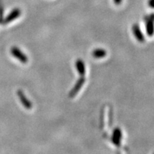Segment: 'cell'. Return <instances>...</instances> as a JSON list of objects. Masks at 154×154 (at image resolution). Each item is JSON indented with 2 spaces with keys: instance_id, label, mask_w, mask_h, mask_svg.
<instances>
[{
  "instance_id": "cell-1",
  "label": "cell",
  "mask_w": 154,
  "mask_h": 154,
  "mask_svg": "<svg viewBox=\"0 0 154 154\" xmlns=\"http://www.w3.org/2000/svg\"><path fill=\"white\" fill-rule=\"evenodd\" d=\"M10 51L11 54L22 63H26L28 61V57H26V55L25 54L24 52H22L18 47H13L11 49Z\"/></svg>"
},
{
  "instance_id": "cell-2",
  "label": "cell",
  "mask_w": 154,
  "mask_h": 154,
  "mask_svg": "<svg viewBox=\"0 0 154 154\" xmlns=\"http://www.w3.org/2000/svg\"><path fill=\"white\" fill-rule=\"evenodd\" d=\"M21 14H22V11H21L20 9H14L8 15H7V17H6L5 19V21H4V23H5V24H8L9 22H12V21L15 20V19L19 17Z\"/></svg>"
},
{
  "instance_id": "cell-3",
  "label": "cell",
  "mask_w": 154,
  "mask_h": 154,
  "mask_svg": "<svg viewBox=\"0 0 154 154\" xmlns=\"http://www.w3.org/2000/svg\"><path fill=\"white\" fill-rule=\"evenodd\" d=\"M146 32L148 35L151 36L154 33V14L150 15L146 19Z\"/></svg>"
},
{
  "instance_id": "cell-4",
  "label": "cell",
  "mask_w": 154,
  "mask_h": 154,
  "mask_svg": "<svg viewBox=\"0 0 154 154\" xmlns=\"http://www.w3.org/2000/svg\"><path fill=\"white\" fill-rule=\"evenodd\" d=\"M17 95H18V96H19L20 101L22 102V105L24 106L26 108V109H32V102H31L26 97V96L24 95V92H23L22 91H21V90H19V91H17Z\"/></svg>"
},
{
  "instance_id": "cell-5",
  "label": "cell",
  "mask_w": 154,
  "mask_h": 154,
  "mask_svg": "<svg viewBox=\"0 0 154 154\" xmlns=\"http://www.w3.org/2000/svg\"><path fill=\"white\" fill-rule=\"evenodd\" d=\"M84 83H85V78L84 76H82V78H80L77 81L76 85L74 86V87L72 88L70 94H69V96L70 97H74L75 95H76L77 93L79 91V90L82 88L83 85H84Z\"/></svg>"
},
{
  "instance_id": "cell-6",
  "label": "cell",
  "mask_w": 154,
  "mask_h": 154,
  "mask_svg": "<svg viewBox=\"0 0 154 154\" xmlns=\"http://www.w3.org/2000/svg\"><path fill=\"white\" fill-rule=\"evenodd\" d=\"M121 138H122V133H121V129H119V128H115L112 136L113 143L116 146H119L121 145Z\"/></svg>"
},
{
  "instance_id": "cell-7",
  "label": "cell",
  "mask_w": 154,
  "mask_h": 154,
  "mask_svg": "<svg viewBox=\"0 0 154 154\" xmlns=\"http://www.w3.org/2000/svg\"><path fill=\"white\" fill-rule=\"evenodd\" d=\"M133 32H134V34L135 37L137 38V40L140 42H144V36L143 34H142L141 31H140V29L138 24H134L132 27Z\"/></svg>"
},
{
  "instance_id": "cell-8",
  "label": "cell",
  "mask_w": 154,
  "mask_h": 154,
  "mask_svg": "<svg viewBox=\"0 0 154 154\" xmlns=\"http://www.w3.org/2000/svg\"><path fill=\"white\" fill-rule=\"evenodd\" d=\"M76 67L77 72H79V74L82 76H84L86 74V67H85V63H84V61L82 59H78L76 61Z\"/></svg>"
},
{
  "instance_id": "cell-9",
  "label": "cell",
  "mask_w": 154,
  "mask_h": 154,
  "mask_svg": "<svg viewBox=\"0 0 154 154\" xmlns=\"http://www.w3.org/2000/svg\"><path fill=\"white\" fill-rule=\"evenodd\" d=\"M107 54L106 51L105 49L99 48V49H94L92 52V55L96 59H102V58L105 57Z\"/></svg>"
},
{
  "instance_id": "cell-10",
  "label": "cell",
  "mask_w": 154,
  "mask_h": 154,
  "mask_svg": "<svg viewBox=\"0 0 154 154\" xmlns=\"http://www.w3.org/2000/svg\"><path fill=\"white\" fill-rule=\"evenodd\" d=\"M148 5H149L150 7L154 9V0H149V2H148Z\"/></svg>"
},
{
  "instance_id": "cell-11",
  "label": "cell",
  "mask_w": 154,
  "mask_h": 154,
  "mask_svg": "<svg viewBox=\"0 0 154 154\" xmlns=\"http://www.w3.org/2000/svg\"><path fill=\"white\" fill-rule=\"evenodd\" d=\"M113 2H114L116 5H121V2H122V0H113Z\"/></svg>"
}]
</instances>
